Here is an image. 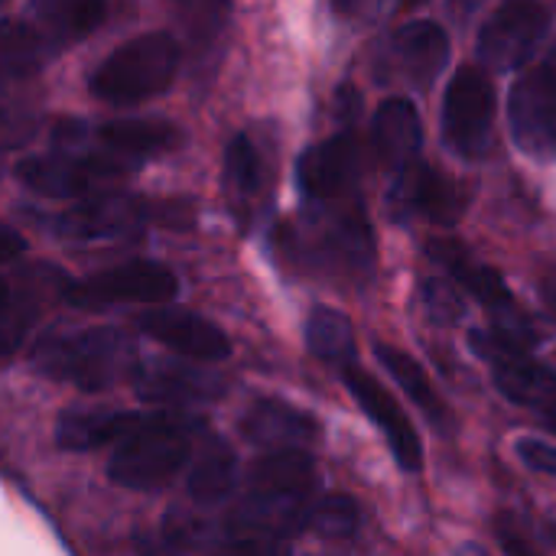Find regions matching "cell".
Masks as SVG:
<instances>
[{
	"mask_svg": "<svg viewBox=\"0 0 556 556\" xmlns=\"http://www.w3.org/2000/svg\"><path fill=\"white\" fill-rule=\"evenodd\" d=\"M316 502V463L309 450L264 453L244 485L241 505L228 518L231 547L274 551L309 528Z\"/></svg>",
	"mask_w": 556,
	"mask_h": 556,
	"instance_id": "1",
	"label": "cell"
},
{
	"mask_svg": "<svg viewBox=\"0 0 556 556\" xmlns=\"http://www.w3.org/2000/svg\"><path fill=\"white\" fill-rule=\"evenodd\" d=\"M202 420L182 410H150L143 420L111 450L108 476L121 489L153 492L169 485L192 459Z\"/></svg>",
	"mask_w": 556,
	"mask_h": 556,
	"instance_id": "2",
	"label": "cell"
},
{
	"mask_svg": "<svg viewBox=\"0 0 556 556\" xmlns=\"http://www.w3.org/2000/svg\"><path fill=\"white\" fill-rule=\"evenodd\" d=\"M33 365L46 378L68 381L78 391L98 394L121 378L134 375L137 352L134 342L111 326H94L81 332L42 336L33 349Z\"/></svg>",
	"mask_w": 556,
	"mask_h": 556,
	"instance_id": "3",
	"label": "cell"
},
{
	"mask_svg": "<svg viewBox=\"0 0 556 556\" xmlns=\"http://www.w3.org/2000/svg\"><path fill=\"white\" fill-rule=\"evenodd\" d=\"M182 49L169 33H140L117 46L91 75V91L98 101L114 108H130L163 94L179 72Z\"/></svg>",
	"mask_w": 556,
	"mask_h": 556,
	"instance_id": "4",
	"label": "cell"
},
{
	"mask_svg": "<svg viewBox=\"0 0 556 556\" xmlns=\"http://www.w3.org/2000/svg\"><path fill=\"white\" fill-rule=\"evenodd\" d=\"M306 251L316 267L349 283H368L375 274V231L362 199L306 205Z\"/></svg>",
	"mask_w": 556,
	"mask_h": 556,
	"instance_id": "5",
	"label": "cell"
},
{
	"mask_svg": "<svg viewBox=\"0 0 556 556\" xmlns=\"http://www.w3.org/2000/svg\"><path fill=\"white\" fill-rule=\"evenodd\" d=\"M495 111L498 98L492 78L476 65L456 68L443 94V143L463 160H482L492 150Z\"/></svg>",
	"mask_w": 556,
	"mask_h": 556,
	"instance_id": "6",
	"label": "cell"
},
{
	"mask_svg": "<svg viewBox=\"0 0 556 556\" xmlns=\"http://www.w3.org/2000/svg\"><path fill=\"white\" fill-rule=\"evenodd\" d=\"M430 257H433L443 270H450V277H453L466 293H472V296L482 303V309L492 316L495 329L515 336L518 342H525V345H531V349L541 342V336H538L531 316L521 309V303L515 300V293L508 290V283L502 280V274H498L495 267L476 261L459 241H446V238H440V241L430 244Z\"/></svg>",
	"mask_w": 556,
	"mask_h": 556,
	"instance_id": "7",
	"label": "cell"
},
{
	"mask_svg": "<svg viewBox=\"0 0 556 556\" xmlns=\"http://www.w3.org/2000/svg\"><path fill=\"white\" fill-rule=\"evenodd\" d=\"M554 29V13L538 0H508L482 26L476 39V55L482 68L518 72L544 46Z\"/></svg>",
	"mask_w": 556,
	"mask_h": 556,
	"instance_id": "8",
	"label": "cell"
},
{
	"mask_svg": "<svg viewBox=\"0 0 556 556\" xmlns=\"http://www.w3.org/2000/svg\"><path fill=\"white\" fill-rule=\"evenodd\" d=\"M134 169L130 160L117 153H42L29 156L16 166V176L26 189L36 195H52V199H78L88 195L91 189H101L108 182L124 179Z\"/></svg>",
	"mask_w": 556,
	"mask_h": 556,
	"instance_id": "9",
	"label": "cell"
},
{
	"mask_svg": "<svg viewBox=\"0 0 556 556\" xmlns=\"http://www.w3.org/2000/svg\"><path fill=\"white\" fill-rule=\"evenodd\" d=\"M179 293V280L169 267L156 261H127L111 270L91 274L85 280H75L65 290V300L75 309H108L121 303H147L160 306L169 303Z\"/></svg>",
	"mask_w": 556,
	"mask_h": 556,
	"instance_id": "10",
	"label": "cell"
},
{
	"mask_svg": "<svg viewBox=\"0 0 556 556\" xmlns=\"http://www.w3.org/2000/svg\"><path fill=\"white\" fill-rule=\"evenodd\" d=\"M508 127L521 153L554 163L556 160V59L525 72L508 94Z\"/></svg>",
	"mask_w": 556,
	"mask_h": 556,
	"instance_id": "11",
	"label": "cell"
},
{
	"mask_svg": "<svg viewBox=\"0 0 556 556\" xmlns=\"http://www.w3.org/2000/svg\"><path fill=\"white\" fill-rule=\"evenodd\" d=\"M362 147L352 130H342L323 143H313L296 160V189L303 205H332L358 195Z\"/></svg>",
	"mask_w": 556,
	"mask_h": 556,
	"instance_id": "12",
	"label": "cell"
},
{
	"mask_svg": "<svg viewBox=\"0 0 556 556\" xmlns=\"http://www.w3.org/2000/svg\"><path fill=\"white\" fill-rule=\"evenodd\" d=\"M450 62V36L433 20H410L391 33L381 52V78L430 88Z\"/></svg>",
	"mask_w": 556,
	"mask_h": 556,
	"instance_id": "13",
	"label": "cell"
},
{
	"mask_svg": "<svg viewBox=\"0 0 556 556\" xmlns=\"http://www.w3.org/2000/svg\"><path fill=\"white\" fill-rule=\"evenodd\" d=\"M342 381L352 391L355 404L365 410V417L381 430L384 443L391 446L394 463L404 472H420L424 469V443H420V433L414 430V424L401 410V404L388 394V388L375 375H368L365 368H358L355 362L342 368Z\"/></svg>",
	"mask_w": 556,
	"mask_h": 556,
	"instance_id": "14",
	"label": "cell"
},
{
	"mask_svg": "<svg viewBox=\"0 0 556 556\" xmlns=\"http://www.w3.org/2000/svg\"><path fill=\"white\" fill-rule=\"evenodd\" d=\"M388 208H391V215L397 222L430 218V222L453 225L466 208V195L440 169L417 160V163H410V166H404L401 173L391 176Z\"/></svg>",
	"mask_w": 556,
	"mask_h": 556,
	"instance_id": "15",
	"label": "cell"
},
{
	"mask_svg": "<svg viewBox=\"0 0 556 556\" xmlns=\"http://www.w3.org/2000/svg\"><path fill=\"white\" fill-rule=\"evenodd\" d=\"M137 326L153 342H160L192 362L215 365V362L231 358V339L212 319H205L192 309H182V306L147 309V313H140Z\"/></svg>",
	"mask_w": 556,
	"mask_h": 556,
	"instance_id": "16",
	"label": "cell"
},
{
	"mask_svg": "<svg viewBox=\"0 0 556 556\" xmlns=\"http://www.w3.org/2000/svg\"><path fill=\"white\" fill-rule=\"evenodd\" d=\"M153 222V208L134 195H94L59 215L55 231L68 241H108L140 231Z\"/></svg>",
	"mask_w": 556,
	"mask_h": 556,
	"instance_id": "17",
	"label": "cell"
},
{
	"mask_svg": "<svg viewBox=\"0 0 556 556\" xmlns=\"http://www.w3.org/2000/svg\"><path fill=\"white\" fill-rule=\"evenodd\" d=\"M424 150V124L420 111L410 98H388L378 104L371 121V153L378 166L394 176L404 166L417 163Z\"/></svg>",
	"mask_w": 556,
	"mask_h": 556,
	"instance_id": "18",
	"label": "cell"
},
{
	"mask_svg": "<svg viewBox=\"0 0 556 556\" xmlns=\"http://www.w3.org/2000/svg\"><path fill=\"white\" fill-rule=\"evenodd\" d=\"M130 378L137 397L156 407H182L222 394V381L215 375L179 362H143L134 368Z\"/></svg>",
	"mask_w": 556,
	"mask_h": 556,
	"instance_id": "19",
	"label": "cell"
},
{
	"mask_svg": "<svg viewBox=\"0 0 556 556\" xmlns=\"http://www.w3.org/2000/svg\"><path fill=\"white\" fill-rule=\"evenodd\" d=\"M241 433L257 450H309L319 443V424L300 407H290L283 401H254L251 410L241 420Z\"/></svg>",
	"mask_w": 556,
	"mask_h": 556,
	"instance_id": "20",
	"label": "cell"
},
{
	"mask_svg": "<svg viewBox=\"0 0 556 556\" xmlns=\"http://www.w3.org/2000/svg\"><path fill=\"white\" fill-rule=\"evenodd\" d=\"M140 420L143 414H134V410H98V407L68 410L59 417L55 443L65 453H91V450L121 443Z\"/></svg>",
	"mask_w": 556,
	"mask_h": 556,
	"instance_id": "21",
	"label": "cell"
},
{
	"mask_svg": "<svg viewBox=\"0 0 556 556\" xmlns=\"http://www.w3.org/2000/svg\"><path fill=\"white\" fill-rule=\"evenodd\" d=\"M495 368V388L505 394V401L518 407L551 410L556 407V371L551 365L538 362L531 352H518L502 358Z\"/></svg>",
	"mask_w": 556,
	"mask_h": 556,
	"instance_id": "22",
	"label": "cell"
},
{
	"mask_svg": "<svg viewBox=\"0 0 556 556\" xmlns=\"http://www.w3.org/2000/svg\"><path fill=\"white\" fill-rule=\"evenodd\" d=\"M238 489V456L222 437H205L189 469V495L195 505H222Z\"/></svg>",
	"mask_w": 556,
	"mask_h": 556,
	"instance_id": "23",
	"label": "cell"
},
{
	"mask_svg": "<svg viewBox=\"0 0 556 556\" xmlns=\"http://www.w3.org/2000/svg\"><path fill=\"white\" fill-rule=\"evenodd\" d=\"M375 355H378V362H381V368L397 381V388L427 414V420L433 424V430H440V433H446L450 430V410H446V404H443V397L437 394V388H433V381L427 378V371H424V365L417 362V358H410L407 352H401V349H394V345H388V342H375Z\"/></svg>",
	"mask_w": 556,
	"mask_h": 556,
	"instance_id": "24",
	"label": "cell"
},
{
	"mask_svg": "<svg viewBox=\"0 0 556 556\" xmlns=\"http://www.w3.org/2000/svg\"><path fill=\"white\" fill-rule=\"evenodd\" d=\"M29 10V20L55 52L75 39H85L104 20V0H33Z\"/></svg>",
	"mask_w": 556,
	"mask_h": 556,
	"instance_id": "25",
	"label": "cell"
},
{
	"mask_svg": "<svg viewBox=\"0 0 556 556\" xmlns=\"http://www.w3.org/2000/svg\"><path fill=\"white\" fill-rule=\"evenodd\" d=\"M104 150L137 163L179 147V130L163 121H111L98 130Z\"/></svg>",
	"mask_w": 556,
	"mask_h": 556,
	"instance_id": "26",
	"label": "cell"
},
{
	"mask_svg": "<svg viewBox=\"0 0 556 556\" xmlns=\"http://www.w3.org/2000/svg\"><path fill=\"white\" fill-rule=\"evenodd\" d=\"M55 49L39 33L33 20H0V75L26 78L33 75Z\"/></svg>",
	"mask_w": 556,
	"mask_h": 556,
	"instance_id": "27",
	"label": "cell"
},
{
	"mask_svg": "<svg viewBox=\"0 0 556 556\" xmlns=\"http://www.w3.org/2000/svg\"><path fill=\"white\" fill-rule=\"evenodd\" d=\"M306 345L309 352L336 368H345L355 362V329L352 319L342 309L316 306L306 319Z\"/></svg>",
	"mask_w": 556,
	"mask_h": 556,
	"instance_id": "28",
	"label": "cell"
},
{
	"mask_svg": "<svg viewBox=\"0 0 556 556\" xmlns=\"http://www.w3.org/2000/svg\"><path fill=\"white\" fill-rule=\"evenodd\" d=\"M225 182L231 189V199L241 202L244 208L264 192V182H267L264 156L248 134H238L225 150Z\"/></svg>",
	"mask_w": 556,
	"mask_h": 556,
	"instance_id": "29",
	"label": "cell"
},
{
	"mask_svg": "<svg viewBox=\"0 0 556 556\" xmlns=\"http://www.w3.org/2000/svg\"><path fill=\"white\" fill-rule=\"evenodd\" d=\"M309 528L326 541H349L362 528V511L349 495H323L313 502Z\"/></svg>",
	"mask_w": 556,
	"mask_h": 556,
	"instance_id": "30",
	"label": "cell"
},
{
	"mask_svg": "<svg viewBox=\"0 0 556 556\" xmlns=\"http://www.w3.org/2000/svg\"><path fill=\"white\" fill-rule=\"evenodd\" d=\"M420 300L433 326H456L466 319V296L453 277H427L420 287Z\"/></svg>",
	"mask_w": 556,
	"mask_h": 556,
	"instance_id": "31",
	"label": "cell"
},
{
	"mask_svg": "<svg viewBox=\"0 0 556 556\" xmlns=\"http://www.w3.org/2000/svg\"><path fill=\"white\" fill-rule=\"evenodd\" d=\"M33 319H36V309H33V303L26 296L23 300L10 296L7 306H0V355H10V352L20 349V342L29 332Z\"/></svg>",
	"mask_w": 556,
	"mask_h": 556,
	"instance_id": "32",
	"label": "cell"
},
{
	"mask_svg": "<svg viewBox=\"0 0 556 556\" xmlns=\"http://www.w3.org/2000/svg\"><path fill=\"white\" fill-rule=\"evenodd\" d=\"M515 453L518 459L534 469V472H544V476H554L556 479V446L554 443H544V440H534V437H525L515 443Z\"/></svg>",
	"mask_w": 556,
	"mask_h": 556,
	"instance_id": "33",
	"label": "cell"
},
{
	"mask_svg": "<svg viewBox=\"0 0 556 556\" xmlns=\"http://www.w3.org/2000/svg\"><path fill=\"white\" fill-rule=\"evenodd\" d=\"M381 0H329L332 13L339 20H368L378 10Z\"/></svg>",
	"mask_w": 556,
	"mask_h": 556,
	"instance_id": "34",
	"label": "cell"
},
{
	"mask_svg": "<svg viewBox=\"0 0 556 556\" xmlns=\"http://www.w3.org/2000/svg\"><path fill=\"white\" fill-rule=\"evenodd\" d=\"M23 251H26L23 235L13 225H3L0 222V264H10V261L23 257Z\"/></svg>",
	"mask_w": 556,
	"mask_h": 556,
	"instance_id": "35",
	"label": "cell"
},
{
	"mask_svg": "<svg viewBox=\"0 0 556 556\" xmlns=\"http://www.w3.org/2000/svg\"><path fill=\"white\" fill-rule=\"evenodd\" d=\"M541 296H544L547 309L556 316V267H551V270L541 277Z\"/></svg>",
	"mask_w": 556,
	"mask_h": 556,
	"instance_id": "36",
	"label": "cell"
},
{
	"mask_svg": "<svg viewBox=\"0 0 556 556\" xmlns=\"http://www.w3.org/2000/svg\"><path fill=\"white\" fill-rule=\"evenodd\" d=\"M544 424H547V427H551V430H554V433H556V407H551V410H544Z\"/></svg>",
	"mask_w": 556,
	"mask_h": 556,
	"instance_id": "37",
	"label": "cell"
},
{
	"mask_svg": "<svg viewBox=\"0 0 556 556\" xmlns=\"http://www.w3.org/2000/svg\"><path fill=\"white\" fill-rule=\"evenodd\" d=\"M10 296H13V293H10V287L0 280V306H7V300H10Z\"/></svg>",
	"mask_w": 556,
	"mask_h": 556,
	"instance_id": "38",
	"label": "cell"
},
{
	"mask_svg": "<svg viewBox=\"0 0 556 556\" xmlns=\"http://www.w3.org/2000/svg\"><path fill=\"white\" fill-rule=\"evenodd\" d=\"M420 3H427V0H401L404 10H414V7H420Z\"/></svg>",
	"mask_w": 556,
	"mask_h": 556,
	"instance_id": "39",
	"label": "cell"
},
{
	"mask_svg": "<svg viewBox=\"0 0 556 556\" xmlns=\"http://www.w3.org/2000/svg\"><path fill=\"white\" fill-rule=\"evenodd\" d=\"M554 59H556V52H554Z\"/></svg>",
	"mask_w": 556,
	"mask_h": 556,
	"instance_id": "40",
	"label": "cell"
}]
</instances>
